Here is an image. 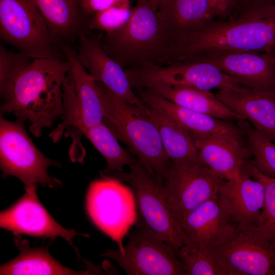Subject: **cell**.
Wrapping results in <instances>:
<instances>
[{"instance_id": "30", "label": "cell", "mask_w": 275, "mask_h": 275, "mask_svg": "<svg viewBox=\"0 0 275 275\" xmlns=\"http://www.w3.org/2000/svg\"><path fill=\"white\" fill-rule=\"evenodd\" d=\"M246 168L250 175L264 187V203L258 227L264 238L275 246V177L262 174L251 160L246 163Z\"/></svg>"}, {"instance_id": "24", "label": "cell", "mask_w": 275, "mask_h": 275, "mask_svg": "<svg viewBox=\"0 0 275 275\" xmlns=\"http://www.w3.org/2000/svg\"><path fill=\"white\" fill-rule=\"evenodd\" d=\"M20 251L13 260L2 265L1 275H80L89 271H76L65 266L49 253L48 246L31 248L27 240L20 235L14 239Z\"/></svg>"}, {"instance_id": "32", "label": "cell", "mask_w": 275, "mask_h": 275, "mask_svg": "<svg viewBox=\"0 0 275 275\" xmlns=\"http://www.w3.org/2000/svg\"><path fill=\"white\" fill-rule=\"evenodd\" d=\"M130 0H116L107 8L93 14L89 27L92 31L105 33L113 32L124 26L132 14Z\"/></svg>"}, {"instance_id": "38", "label": "cell", "mask_w": 275, "mask_h": 275, "mask_svg": "<svg viewBox=\"0 0 275 275\" xmlns=\"http://www.w3.org/2000/svg\"><path fill=\"white\" fill-rule=\"evenodd\" d=\"M273 61H274V67H275V53L273 54Z\"/></svg>"}, {"instance_id": "10", "label": "cell", "mask_w": 275, "mask_h": 275, "mask_svg": "<svg viewBox=\"0 0 275 275\" xmlns=\"http://www.w3.org/2000/svg\"><path fill=\"white\" fill-rule=\"evenodd\" d=\"M86 206L93 223L123 251V239L138 219L132 189L115 178L102 177L89 185Z\"/></svg>"}, {"instance_id": "21", "label": "cell", "mask_w": 275, "mask_h": 275, "mask_svg": "<svg viewBox=\"0 0 275 275\" xmlns=\"http://www.w3.org/2000/svg\"><path fill=\"white\" fill-rule=\"evenodd\" d=\"M135 91L144 103L174 120L189 133L194 140L216 134H230L244 138L238 125L231 121L183 107L147 90Z\"/></svg>"}, {"instance_id": "25", "label": "cell", "mask_w": 275, "mask_h": 275, "mask_svg": "<svg viewBox=\"0 0 275 275\" xmlns=\"http://www.w3.org/2000/svg\"><path fill=\"white\" fill-rule=\"evenodd\" d=\"M144 111L155 125L164 150L171 162L204 164L193 139L185 129L168 116L145 103Z\"/></svg>"}, {"instance_id": "6", "label": "cell", "mask_w": 275, "mask_h": 275, "mask_svg": "<svg viewBox=\"0 0 275 275\" xmlns=\"http://www.w3.org/2000/svg\"><path fill=\"white\" fill-rule=\"evenodd\" d=\"M129 167V172H114L103 177L114 178L131 186L138 217L177 252L184 241L180 221L170 204L163 181L136 157Z\"/></svg>"}, {"instance_id": "11", "label": "cell", "mask_w": 275, "mask_h": 275, "mask_svg": "<svg viewBox=\"0 0 275 275\" xmlns=\"http://www.w3.org/2000/svg\"><path fill=\"white\" fill-rule=\"evenodd\" d=\"M100 256L115 260L128 275H185L176 251L138 217L123 251L106 249Z\"/></svg>"}, {"instance_id": "7", "label": "cell", "mask_w": 275, "mask_h": 275, "mask_svg": "<svg viewBox=\"0 0 275 275\" xmlns=\"http://www.w3.org/2000/svg\"><path fill=\"white\" fill-rule=\"evenodd\" d=\"M24 122L10 121L1 115L0 168L3 176L19 179L25 188L32 185L51 188L62 186L61 181L48 173L51 166L61 163L46 157L27 133Z\"/></svg>"}, {"instance_id": "39", "label": "cell", "mask_w": 275, "mask_h": 275, "mask_svg": "<svg viewBox=\"0 0 275 275\" xmlns=\"http://www.w3.org/2000/svg\"><path fill=\"white\" fill-rule=\"evenodd\" d=\"M273 274H275V271H274V273H273Z\"/></svg>"}, {"instance_id": "23", "label": "cell", "mask_w": 275, "mask_h": 275, "mask_svg": "<svg viewBox=\"0 0 275 275\" xmlns=\"http://www.w3.org/2000/svg\"><path fill=\"white\" fill-rule=\"evenodd\" d=\"M231 223L228 212L218 197L206 201L180 221L184 244L208 248Z\"/></svg>"}, {"instance_id": "5", "label": "cell", "mask_w": 275, "mask_h": 275, "mask_svg": "<svg viewBox=\"0 0 275 275\" xmlns=\"http://www.w3.org/2000/svg\"><path fill=\"white\" fill-rule=\"evenodd\" d=\"M96 82L101 93L103 122L133 155L163 181L171 162L154 123L144 109L127 102Z\"/></svg>"}, {"instance_id": "36", "label": "cell", "mask_w": 275, "mask_h": 275, "mask_svg": "<svg viewBox=\"0 0 275 275\" xmlns=\"http://www.w3.org/2000/svg\"><path fill=\"white\" fill-rule=\"evenodd\" d=\"M249 14L259 18H275V5L254 7L249 11Z\"/></svg>"}, {"instance_id": "27", "label": "cell", "mask_w": 275, "mask_h": 275, "mask_svg": "<svg viewBox=\"0 0 275 275\" xmlns=\"http://www.w3.org/2000/svg\"><path fill=\"white\" fill-rule=\"evenodd\" d=\"M84 136L106 161V168L100 172L102 177L124 171V166H129L135 160L120 145L118 139L104 122L87 129Z\"/></svg>"}, {"instance_id": "12", "label": "cell", "mask_w": 275, "mask_h": 275, "mask_svg": "<svg viewBox=\"0 0 275 275\" xmlns=\"http://www.w3.org/2000/svg\"><path fill=\"white\" fill-rule=\"evenodd\" d=\"M133 90L162 87H188L204 91L233 87L239 84L212 63L177 61L125 70Z\"/></svg>"}, {"instance_id": "3", "label": "cell", "mask_w": 275, "mask_h": 275, "mask_svg": "<svg viewBox=\"0 0 275 275\" xmlns=\"http://www.w3.org/2000/svg\"><path fill=\"white\" fill-rule=\"evenodd\" d=\"M99 44L124 70L170 63L171 44L148 0H136L130 18L122 28L101 32Z\"/></svg>"}, {"instance_id": "34", "label": "cell", "mask_w": 275, "mask_h": 275, "mask_svg": "<svg viewBox=\"0 0 275 275\" xmlns=\"http://www.w3.org/2000/svg\"><path fill=\"white\" fill-rule=\"evenodd\" d=\"M275 5V0H236L234 9L229 18L234 17L242 12L262 6Z\"/></svg>"}, {"instance_id": "1", "label": "cell", "mask_w": 275, "mask_h": 275, "mask_svg": "<svg viewBox=\"0 0 275 275\" xmlns=\"http://www.w3.org/2000/svg\"><path fill=\"white\" fill-rule=\"evenodd\" d=\"M70 64L66 60L36 59L16 78L1 115L31 123L29 130L40 137L63 112L62 86Z\"/></svg>"}, {"instance_id": "26", "label": "cell", "mask_w": 275, "mask_h": 275, "mask_svg": "<svg viewBox=\"0 0 275 275\" xmlns=\"http://www.w3.org/2000/svg\"><path fill=\"white\" fill-rule=\"evenodd\" d=\"M147 90L176 104L227 121L244 120L210 91L188 87H162Z\"/></svg>"}, {"instance_id": "18", "label": "cell", "mask_w": 275, "mask_h": 275, "mask_svg": "<svg viewBox=\"0 0 275 275\" xmlns=\"http://www.w3.org/2000/svg\"><path fill=\"white\" fill-rule=\"evenodd\" d=\"M194 141L202 162L226 181L237 178L251 157L244 138L216 134Z\"/></svg>"}, {"instance_id": "28", "label": "cell", "mask_w": 275, "mask_h": 275, "mask_svg": "<svg viewBox=\"0 0 275 275\" xmlns=\"http://www.w3.org/2000/svg\"><path fill=\"white\" fill-rule=\"evenodd\" d=\"M254 166L262 174L275 177V143L257 131L246 120L238 121Z\"/></svg>"}, {"instance_id": "8", "label": "cell", "mask_w": 275, "mask_h": 275, "mask_svg": "<svg viewBox=\"0 0 275 275\" xmlns=\"http://www.w3.org/2000/svg\"><path fill=\"white\" fill-rule=\"evenodd\" d=\"M208 248L230 275H270L275 271V246L257 224L231 223Z\"/></svg>"}, {"instance_id": "19", "label": "cell", "mask_w": 275, "mask_h": 275, "mask_svg": "<svg viewBox=\"0 0 275 275\" xmlns=\"http://www.w3.org/2000/svg\"><path fill=\"white\" fill-rule=\"evenodd\" d=\"M157 14L172 49L215 19L208 0H161Z\"/></svg>"}, {"instance_id": "35", "label": "cell", "mask_w": 275, "mask_h": 275, "mask_svg": "<svg viewBox=\"0 0 275 275\" xmlns=\"http://www.w3.org/2000/svg\"><path fill=\"white\" fill-rule=\"evenodd\" d=\"M116 0H84V6L87 14L91 17L95 13L111 6Z\"/></svg>"}, {"instance_id": "4", "label": "cell", "mask_w": 275, "mask_h": 275, "mask_svg": "<svg viewBox=\"0 0 275 275\" xmlns=\"http://www.w3.org/2000/svg\"><path fill=\"white\" fill-rule=\"evenodd\" d=\"M59 47L70 64L62 86L63 112L61 122L48 136L54 143L62 137H71V159L78 161V153L84 159L86 151L81 143L84 132L103 122L101 93L97 82L80 63L72 45L60 44Z\"/></svg>"}, {"instance_id": "14", "label": "cell", "mask_w": 275, "mask_h": 275, "mask_svg": "<svg viewBox=\"0 0 275 275\" xmlns=\"http://www.w3.org/2000/svg\"><path fill=\"white\" fill-rule=\"evenodd\" d=\"M25 188L24 195L10 207L0 214V226L11 232L15 236L26 234L33 237L65 239L76 251L72 240L77 235L87 237L86 234L66 229L56 222L40 202L37 185Z\"/></svg>"}, {"instance_id": "20", "label": "cell", "mask_w": 275, "mask_h": 275, "mask_svg": "<svg viewBox=\"0 0 275 275\" xmlns=\"http://www.w3.org/2000/svg\"><path fill=\"white\" fill-rule=\"evenodd\" d=\"M43 16L50 36L58 46L72 45L82 35L91 33V17L85 12L84 0H33Z\"/></svg>"}, {"instance_id": "16", "label": "cell", "mask_w": 275, "mask_h": 275, "mask_svg": "<svg viewBox=\"0 0 275 275\" xmlns=\"http://www.w3.org/2000/svg\"><path fill=\"white\" fill-rule=\"evenodd\" d=\"M273 54L257 51L228 52L204 57L197 61L213 64L248 88L275 91Z\"/></svg>"}, {"instance_id": "15", "label": "cell", "mask_w": 275, "mask_h": 275, "mask_svg": "<svg viewBox=\"0 0 275 275\" xmlns=\"http://www.w3.org/2000/svg\"><path fill=\"white\" fill-rule=\"evenodd\" d=\"M101 33L78 38L76 51L80 63L95 81L123 100L144 109L145 103L133 91L125 70L101 47Z\"/></svg>"}, {"instance_id": "29", "label": "cell", "mask_w": 275, "mask_h": 275, "mask_svg": "<svg viewBox=\"0 0 275 275\" xmlns=\"http://www.w3.org/2000/svg\"><path fill=\"white\" fill-rule=\"evenodd\" d=\"M186 275H230L208 248L183 244L177 251Z\"/></svg>"}, {"instance_id": "22", "label": "cell", "mask_w": 275, "mask_h": 275, "mask_svg": "<svg viewBox=\"0 0 275 275\" xmlns=\"http://www.w3.org/2000/svg\"><path fill=\"white\" fill-rule=\"evenodd\" d=\"M218 197L232 223L258 224L264 203V187L250 175L246 165L237 178L224 182Z\"/></svg>"}, {"instance_id": "17", "label": "cell", "mask_w": 275, "mask_h": 275, "mask_svg": "<svg viewBox=\"0 0 275 275\" xmlns=\"http://www.w3.org/2000/svg\"><path fill=\"white\" fill-rule=\"evenodd\" d=\"M216 98L275 143V91H258L241 85L218 90Z\"/></svg>"}, {"instance_id": "37", "label": "cell", "mask_w": 275, "mask_h": 275, "mask_svg": "<svg viewBox=\"0 0 275 275\" xmlns=\"http://www.w3.org/2000/svg\"><path fill=\"white\" fill-rule=\"evenodd\" d=\"M152 8L157 11L159 3L161 0H148Z\"/></svg>"}, {"instance_id": "13", "label": "cell", "mask_w": 275, "mask_h": 275, "mask_svg": "<svg viewBox=\"0 0 275 275\" xmlns=\"http://www.w3.org/2000/svg\"><path fill=\"white\" fill-rule=\"evenodd\" d=\"M225 181L204 164L171 162L163 183L180 223L190 211L205 201L217 198Z\"/></svg>"}, {"instance_id": "9", "label": "cell", "mask_w": 275, "mask_h": 275, "mask_svg": "<svg viewBox=\"0 0 275 275\" xmlns=\"http://www.w3.org/2000/svg\"><path fill=\"white\" fill-rule=\"evenodd\" d=\"M0 37L36 59H66L33 0H0Z\"/></svg>"}, {"instance_id": "2", "label": "cell", "mask_w": 275, "mask_h": 275, "mask_svg": "<svg viewBox=\"0 0 275 275\" xmlns=\"http://www.w3.org/2000/svg\"><path fill=\"white\" fill-rule=\"evenodd\" d=\"M246 51L275 53V18L215 19L173 47L170 63Z\"/></svg>"}, {"instance_id": "31", "label": "cell", "mask_w": 275, "mask_h": 275, "mask_svg": "<svg viewBox=\"0 0 275 275\" xmlns=\"http://www.w3.org/2000/svg\"><path fill=\"white\" fill-rule=\"evenodd\" d=\"M34 59L23 52H15L0 44V95L5 101L9 97L17 76Z\"/></svg>"}, {"instance_id": "33", "label": "cell", "mask_w": 275, "mask_h": 275, "mask_svg": "<svg viewBox=\"0 0 275 275\" xmlns=\"http://www.w3.org/2000/svg\"><path fill=\"white\" fill-rule=\"evenodd\" d=\"M215 19L227 18L231 15L236 0H208Z\"/></svg>"}]
</instances>
